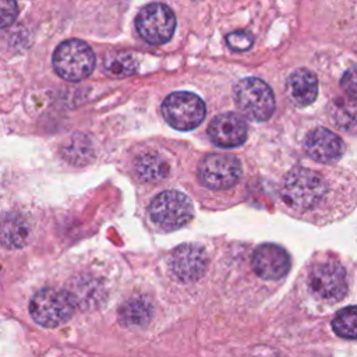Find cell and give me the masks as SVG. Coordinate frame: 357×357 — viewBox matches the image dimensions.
<instances>
[{"mask_svg":"<svg viewBox=\"0 0 357 357\" xmlns=\"http://www.w3.org/2000/svg\"><path fill=\"white\" fill-rule=\"evenodd\" d=\"M95 54L91 46L79 39L61 42L53 53L54 71L67 81L86 78L95 67Z\"/></svg>","mask_w":357,"mask_h":357,"instance_id":"obj_3","label":"cell"},{"mask_svg":"<svg viewBox=\"0 0 357 357\" xmlns=\"http://www.w3.org/2000/svg\"><path fill=\"white\" fill-rule=\"evenodd\" d=\"M304 146L308 156L319 163L336 162L344 152V144L342 138L324 127L311 131L305 138Z\"/></svg>","mask_w":357,"mask_h":357,"instance_id":"obj_13","label":"cell"},{"mask_svg":"<svg viewBox=\"0 0 357 357\" xmlns=\"http://www.w3.org/2000/svg\"><path fill=\"white\" fill-rule=\"evenodd\" d=\"M342 86L344 88V91L351 96V99H354L356 96V70L354 67H351L349 71H346V74L342 78Z\"/></svg>","mask_w":357,"mask_h":357,"instance_id":"obj_23","label":"cell"},{"mask_svg":"<svg viewBox=\"0 0 357 357\" xmlns=\"http://www.w3.org/2000/svg\"><path fill=\"white\" fill-rule=\"evenodd\" d=\"M135 172L145 181H158L167 176V163L153 152H145L135 160Z\"/></svg>","mask_w":357,"mask_h":357,"instance_id":"obj_17","label":"cell"},{"mask_svg":"<svg viewBox=\"0 0 357 357\" xmlns=\"http://www.w3.org/2000/svg\"><path fill=\"white\" fill-rule=\"evenodd\" d=\"M251 264L259 278L265 280H278L287 275L290 269V257L280 245L262 244L254 251Z\"/></svg>","mask_w":357,"mask_h":357,"instance_id":"obj_10","label":"cell"},{"mask_svg":"<svg viewBox=\"0 0 357 357\" xmlns=\"http://www.w3.org/2000/svg\"><path fill=\"white\" fill-rule=\"evenodd\" d=\"M103 67L109 75L126 77L135 71V60L127 53H113L106 56Z\"/></svg>","mask_w":357,"mask_h":357,"instance_id":"obj_19","label":"cell"},{"mask_svg":"<svg viewBox=\"0 0 357 357\" xmlns=\"http://www.w3.org/2000/svg\"><path fill=\"white\" fill-rule=\"evenodd\" d=\"M229 47L234 52H244L252 46L254 38L248 31H234L226 36Z\"/></svg>","mask_w":357,"mask_h":357,"instance_id":"obj_21","label":"cell"},{"mask_svg":"<svg viewBox=\"0 0 357 357\" xmlns=\"http://www.w3.org/2000/svg\"><path fill=\"white\" fill-rule=\"evenodd\" d=\"M238 109L254 121H266L275 112V96L271 86L255 77L240 79L234 86Z\"/></svg>","mask_w":357,"mask_h":357,"instance_id":"obj_4","label":"cell"},{"mask_svg":"<svg viewBox=\"0 0 357 357\" xmlns=\"http://www.w3.org/2000/svg\"><path fill=\"white\" fill-rule=\"evenodd\" d=\"M331 117L332 120L342 128L344 130H354V123H356V107L354 102H342V99H333L331 103Z\"/></svg>","mask_w":357,"mask_h":357,"instance_id":"obj_20","label":"cell"},{"mask_svg":"<svg viewBox=\"0 0 357 357\" xmlns=\"http://www.w3.org/2000/svg\"><path fill=\"white\" fill-rule=\"evenodd\" d=\"M18 15V6L11 0H0V28H6L14 22Z\"/></svg>","mask_w":357,"mask_h":357,"instance_id":"obj_22","label":"cell"},{"mask_svg":"<svg viewBox=\"0 0 357 357\" xmlns=\"http://www.w3.org/2000/svg\"><path fill=\"white\" fill-rule=\"evenodd\" d=\"M204 100L187 91L170 93L162 105V114L165 120L176 130L190 131L197 128L205 119Z\"/></svg>","mask_w":357,"mask_h":357,"instance_id":"obj_5","label":"cell"},{"mask_svg":"<svg viewBox=\"0 0 357 357\" xmlns=\"http://www.w3.org/2000/svg\"><path fill=\"white\" fill-rule=\"evenodd\" d=\"M357 312L356 307L350 305L340 310L332 321L333 331L346 339H356L357 337V326H356Z\"/></svg>","mask_w":357,"mask_h":357,"instance_id":"obj_18","label":"cell"},{"mask_svg":"<svg viewBox=\"0 0 357 357\" xmlns=\"http://www.w3.org/2000/svg\"><path fill=\"white\" fill-rule=\"evenodd\" d=\"M152 220L163 230L173 231L185 226L192 218L190 198L176 190L158 194L149 206Z\"/></svg>","mask_w":357,"mask_h":357,"instance_id":"obj_6","label":"cell"},{"mask_svg":"<svg viewBox=\"0 0 357 357\" xmlns=\"http://www.w3.org/2000/svg\"><path fill=\"white\" fill-rule=\"evenodd\" d=\"M312 293L325 301H339L347 291V275L336 261H325L312 266L308 275Z\"/></svg>","mask_w":357,"mask_h":357,"instance_id":"obj_9","label":"cell"},{"mask_svg":"<svg viewBox=\"0 0 357 357\" xmlns=\"http://www.w3.org/2000/svg\"><path fill=\"white\" fill-rule=\"evenodd\" d=\"M241 176V165L233 155L211 153L198 166L199 181L211 190H229L237 184Z\"/></svg>","mask_w":357,"mask_h":357,"instance_id":"obj_8","label":"cell"},{"mask_svg":"<svg viewBox=\"0 0 357 357\" xmlns=\"http://www.w3.org/2000/svg\"><path fill=\"white\" fill-rule=\"evenodd\" d=\"M287 95L297 106L311 105L318 95V79L305 68L296 70L287 79Z\"/></svg>","mask_w":357,"mask_h":357,"instance_id":"obj_14","label":"cell"},{"mask_svg":"<svg viewBox=\"0 0 357 357\" xmlns=\"http://www.w3.org/2000/svg\"><path fill=\"white\" fill-rule=\"evenodd\" d=\"M208 134L213 144L222 148L240 146L247 139V124L236 113L218 114L208 126Z\"/></svg>","mask_w":357,"mask_h":357,"instance_id":"obj_11","label":"cell"},{"mask_svg":"<svg viewBox=\"0 0 357 357\" xmlns=\"http://www.w3.org/2000/svg\"><path fill=\"white\" fill-rule=\"evenodd\" d=\"M135 28L139 36L151 45L166 43L174 29V13L162 3H152L145 6L135 18Z\"/></svg>","mask_w":357,"mask_h":357,"instance_id":"obj_7","label":"cell"},{"mask_svg":"<svg viewBox=\"0 0 357 357\" xmlns=\"http://www.w3.org/2000/svg\"><path fill=\"white\" fill-rule=\"evenodd\" d=\"M206 265L205 251L194 244L177 247L170 257L172 271L181 282H195L205 273Z\"/></svg>","mask_w":357,"mask_h":357,"instance_id":"obj_12","label":"cell"},{"mask_svg":"<svg viewBox=\"0 0 357 357\" xmlns=\"http://www.w3.org/2000/svg\"><path fill=\"white\" fill-rule=\"evenodd\" d=\"M119 317L124 325L142 326L152 317V305L145 298L134 297L120 307Z\"/></svg>","mask_w":357,"mask_h":357,"instance_id":"obj_16","label":"cell"},{"mask_svg":"<svg viewBox=\"0 0 357 357\" xmlns=\"http://www.w3.org/2000/svg\"><path fill=\"white\" fill-rule=\"evenodd\" d=\"M75 308L70 291L46 287L39 290L29 303V312L33 321L46 328H56L67 322Z\"/></svg>","mask_w":357,"mask_h":357,"instance_id":"obj_2","label":"cell"},{"mask_svg":"<svg viewBox=\"0 0 357 357\" xmlns=\"http://www.w3.org/2000/svg\"><path fill=\"white\" fill-rule=\"evenodd\" d=\"M28 220L17 212H6L0 216V244L7 248L24 247L29 240Z\"/></svg>","mask_w":357,"mask_h":357,"instance_id":"obj_15","label":"cell"},{"mask_svg":"<svg viewBox=\"0 0 357 357\" xmlns=\"http://www.w3.org/2000/svg\"><path fill=\"white\" fill-rule=\"evenodd\" d=\"M324 177L314 170L298 167L286 174L282 184V198L293 209L307 211L314 208L325 195Z\"/></svg>","mask_w":357,"mask_h":357,"instance_id":"obj_1","label":"cell"}]
</instances>
